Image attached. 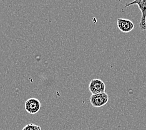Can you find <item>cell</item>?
Returning <instances> with one entry per match:
<instances>
[{
    "mask_svg": "<svg viewBox=\"0 0 146 130\" xmlns=\"http://www.w3.org/2000/svg\"><path fill=\"white\" fill-rule=\"evenodd\" d=\"M137 5L141 11L142 16L140 23H139V27L142 31L146 30V0H135V1L129 3L125 6V8L129 7L131 5Z\"/></svg>",
    "mask_w": 146,
    "mask_h": 130,
    "instance_id": "obj_1",
    "label": "cell"
},
{
    "mask_svg": "<svg viewBox=\"0 0 146 130\" xmlns=\"http://www.w3.org/2000/svg\"><path fill=\"white\" fill-rule=\"evenodd\" d=\"M109 101V96L106 92L99 94L92 95L90 97V103L92 106L96 108L102 107Z\"/></svg>",
    "mask_w": 146,
    "mask_h": 130,
    "instance_id": "obj_2",
    "label": "cell"
},
{
    "mask_svg": "<svg viewBox=\"0 0 146 130\" xmlns=\"http://www.w3.org/2000/svg\"><path fill=\"white\" fill-rule=\"evenodd\" d=\"M41 102L37 98H31L27 99L25 103L26 111L31 115L36 114L41 109Z\"/></svg>",
    "mask_w": 146,
    "mask_h": 130,
    "instance_id": "obj_3",
    "label": "cell"
},
{
    "mask_svg": "<svg viewBox=\"0 0 146 130\" xmlns=\"http://www.w3.org/2000/svg\"><path fill=\"white\" fill-rule=\"evenodd\" d=\"M89 89L92 95L104 93L106 89V85L100 79H93L89 83Z\"/></svg>",
    "mask_w": 146,
    "mask_h": 130,
    "instance_id": "obj_4",
    "label": "cell"
},
{
    "mask_svg": "<svg viewBox=\"0 0 146 130\" xmlns=\"http://www.w3.org/2000/svg\"><path fill=\"white\" fill-rule=\"evenodd\" d=\"M117 27L123 33H129L134 29L135 25L132 21L125 18H118L117 20Z\"/></svg>",
    "mask_w": 146,
    "mask_h": 130,
    "instance_id": "obj_5",
    "label": "cell"
},
{
    "mask_svg": "<svg viewBox=\"0 0 146 130\" xmlns=\"http://www.w3.org/2000/svg\"><path fill=\"white\" fill-rule=\"evenodd\" d=\"M22 130H41V128L39 125L29 123L26 125Z\"/></svg>",
    "mask_w": 146,
    "mask_h": 130,
    "instance_id": "obj_6",
    "label": "cell"
}]
</instances>
